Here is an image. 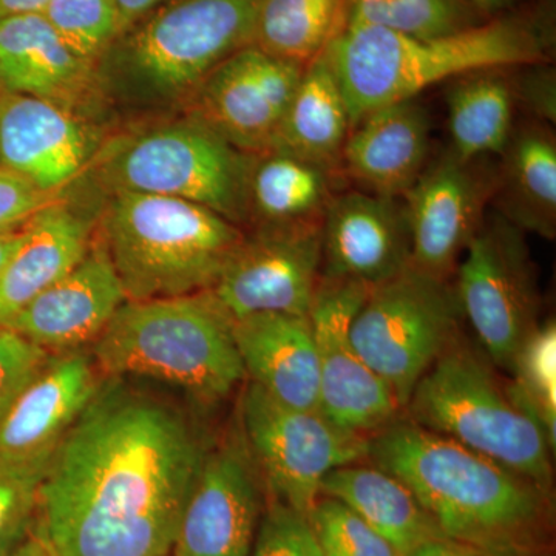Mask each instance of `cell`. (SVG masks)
I'll return each mask as SVG.
<instances>
[{
  "mask_svg": "<svg viewBox=\"0 0 556 556\" xmlns=\"http://www.w3.org/2000/svg\"><path fill=\"white\" fill-rule=\"evenodd\" d=\"M430 123L415 100L367 113L351 127L342 163L348 175L375 195L399 199L427 167Z\"/></svg>",
  "mask_w": 556,
  "mask_h": 556,
  "instance_id": "cell-21",
  "label": "cell"
},
{
  "mask_svg": "<svg viewBox=\"0 0 556 556\" xmlns=\"http://www.w3.org/2000/svg\"><path fill=\"white\" fill-rule=\"evenodd\" d=\"M525 233L504 215H485L455 269L460 316L496 368L508 369L540 325L536 270Z\"/></svg>",
  "mask_w": 556,
  "mask_h": 556,
  "instance_id": "cell-9",
  "label": "cell"
},
{
  "mask_svg": "<svg viewBox=\"0 0 556 556\" xmlns=\"http://www.w3.org/2000/svg\"><path fill=\"white\" fill-rule=\"evenodd\" d=\"M89 239V223L70 208L51 203L38 212L0 274V325L75 268Z\"/></svg>",
  "mask_w": 556,
  "mask_h": 556,
  "instance_id": "cell-23",
  "label": "cell"
},
{
  "mask_svg": "<svg viewBox=\"0 0 556 556\" xmlns=\"http://www.w3.org/2000/svg\"><path fill=\"white\" fill-rule=\"evenodd\" d=\"M243 431L207 450L175 533V556H251L262 492Z\"/></svg>",
  "mask_w": 556,
  "mask_h": 556,
  "instance_id": "cell-14",
  "label": "cell"
},
{
  "mask_svg": "<svg viewBox=\"0 0 556 556\" xmlns=\"http://www.w3.org/2000/svg\"><path fill=\"white\" fill-rule=\"evenodd\" d=\"M369 288L320 277L308 313L317 348L318 408L339 427L367 438L404 415L390 388L365 364L351 340V324Z\"/></svg>",
  "mask_w": 556,
  "mask_h": 556,
  "instance_id": "cell-12",
  "label": "cell"
},
{
  "mask_svg": "<svg viewBox=\"0 0 556 556\" xmlns=\"http://www.w3.org/2000/svg\"><path fill=\"white\" fill-rule=\"evenodd\" d=\"M412 262L405 206L375 193L331 197L321 217V277L375 287Z\"/></svg>",
  "mask_w": 556,
  "mask_h": 556,
  "instance_id": "cell-17",
  "label": "cell"
},
{
  "mask_svg": "<svg viewBox=\"0 0 556 556\" xmlns=\"http://www.w3.org/2000/svg\"><path fill=\"white\" fill-rule=\"evenodd\" d=\"M50 0H0V20L22 16V14L42 13Z\"/></svg>",
  "mask_w": 556,
  "mask_h": 556,
  "instance_id": "cell-42",
  "label": "cell"
},
{
  "mask_svg": "<svg viewBox=\"0 0 556 556\" xmlns=\"http://www.w3.org/2000/svg\"><path fill=\"white\" fill-rule=\"evenodd\" d=\"M240 428L270 495L303 515L328 473L368 457L369 438L339 427L320 409L288 407L252 382L241 393Z\"/></svg>",
  "mask_w": 556,
  "mask_h": 556,
  "instance_id": "cell-8",
  "label": "cell"
},
{
  "mask_svg": "<svg viewBox=\"0 0 556 556\" xmlns=\"http://www.w3.org/2000/svg\"><path fill=\"white\" fill-rule=\"evenodd\" d=\"M87 72L89 61L62 42L42 13L0 20V83L11 93L56 102L78 89Z\"/></svg>",
  "mask_w": 556,
  "mask_h": 556,
  "instance_id": "cell-26",
  "label": "cell"
},
{
  "mask_svg": "<svg viewBox=\"0 0 556 556\" xmlns=\"http://www.w3.org/2000/svg\"><path fill=\"white\" fill-rule=\"evenodd\" d=\"M47 466H22L0 459V555L25 538Z\"/></svg>",
  "mask_w": 556,
  "mask_h": 556,
  "instance_id": "cell-35",
  "label": "cell"
},
{
  "mask_svg": "<svg viewBox=\"0 0 556 556\" xmlns=\"http://www.w3.org/2000/svg\"><path fill=\"white\" fill-rule=\"evenodd\" d=\"M321 277V219L269 226L241 240L208 291L232 320L254 314L306 316Z\"/></svg>",
  "mask_w": 556,
  "mask_h": 556,
  "instance_id": "cell-13",
  "label": "cell"
},
{
  "mask_svg": "<svg viewBox=\"0 0 556 556\" xmlns=\"http://www.w3.org/2000/svg\"><path fill=\"white\" fill-rule=\"evenodd\" d=\"M511 390L536 417L552 445L556 438V327L554 320L540 324L511 358Z\"/></svg>",
  "mask_w": 556,
  "mask_h": 556,
  "instance_id": "cell-32",
  "label": "cell"
},
{
  "mask_svg": "<svg viewBox=\"0 0 556 556\" xmlns=\"http://www.w3.org/2000/svg\"><path fill=\"white\" fill-rule=\"evenodd\" d=\"M241 240L233 223L211 208L118 190L105 249L127 300H150L207 291Z\"/></svg>",
  "mask_w": 556,
  "mask_h": 556,
  "instance_id": "cell-6",
  "label": "cell"
},
{
  "mask_svg": "<svg viewBox=\"0 0 556 556\" xmlns=\"http://www.w3.org/2000/svg\"><path fill=\"white\" fill-rule=\"evenodd\" d=\"M100 386L97 362L84 351L49 357L0 422V459L49 466L54 450Z\"/></svg>",
  "mask_w": 556,
  "mask_h": 556,
  "instance_id": "cell-18",
  "label": "cell"
},
{
  "mask_svg": "<svg viewBox=\"0 0 556 556\" xmlns=\"http://www.w3.org/2000/svg\"><path fill=\"white\" fill-rule=\"evenodd\" d=\"M166 0H115L121 35ZM119 35V36H121Z\"/></svg>",
  "mask_w": 556,
  "mask_h": 556,
  "instance_id": "cell-41",
  "label": "cell"
},
{
  "mask_svg": "<svg viewBox=\"0 0 556 556\" xmlns=\"http://www.w3.org/2000/svg\"><path fill=\"white\" fill-rule=\"evenodd\" d=\"M22 229L17 230V232L0 236V274H2V270L5 269L7 263H9L13 252L16 251L17 247H20Z\"/></svg>",
  "mask_w": 556,
  "mask_h": 556,
  "instance_id": "cell-44",
  "label": "cell"
},
{
  "mask_svg": "<svg viewBox=\"0 0 556 556\" xmlns=\"http://www.w3.org/2000/svg\"><path fill=\"white\" fill-rule=\"evenodd\" d=\"M11 556H47V551L35 530H31L30 536L22 538L14 546Z\"/></svg>",
  "mask_w": 556,
  "mask_h": 556,
  "instance_id": "cell-43",
  "label": "cell"
},
{
  "mask_svg": "<svg viewBox=\"0 0 556 556\" xmlns=\"http://www.w3.org/2000/svg\"><path fill=\"white\" fill-rule=\"evenodd\" d=\"M546 50L535 25L500 20L437 38L343 24L325 51L353 127L372 110L415 100L434 84L478 70L536 65Z\"/></svg>",
  "mask_w": 556,
  "mask_h": 556,
  "instance_id": "cell-3",
  "label": "cell"
},
{
  "mask_svg": "<svg viewBox=\"0 0 556 556\" xmlns=\"http://www.w3.org/2000/svg\"><path fill=\"white\" fill-rule=\"evenodd\" d=\"M232 332L252 383L288 407L320 409L317 348L308 314H254L233 320Z\"/></svg>",
  "mask_w": 556,
  "mask_h": 556,
  "instance_id": "cell-22",
  "label": "cell"
},
{
  "mask_svg": "<svg viewBox=\"0 0 556 556\" xmlns=\"http://www.w3.org/2000/svg\"><path fill=\"white\" fill-rule=\"evenodd\" d=\"M350 130L345 98L327 51H321L303 68L270 150L334 170Z\"/></svg>",
  "mask_w": 556,
  "mask_h": 556,
  "instance_id": "cell-24",
  "label": "cell"
},
{
  "mask_svg": "<svg viewBox=\"0 0 556 556\" xmlns=\"http://www.w3.org/2000/svg\"><path fill=\"white\" fill-rule=\"evenodd\" d=\"M49 357V351L0 325V422Z\"/></svg>",
  "mask_w": 556,
  "mask_h": 556,
  "instance_id": "cell-37",
  "label": "cell"
},
{
  "mask_svg": "<svg viewBox=\"0 0 556 556\" xmlns=\"http://www.w3.org/2000/svg\"><path fill=\"white\" fill-rule=\"evenodd\" d=\"M345 24L437 38L471 27L463 0H343Z\"/></svg>",
  "mask_w": 556,
  "mask_h": 556,
  "instance_id": "cell-31",
  "label": "cell"
},
{
  "mask_svg": "<svg viewBox=\"0 0 556 556\" xmlns=\"http://www.w3.org/2000/svg\"><path fill=\"white\" fill-rule=\"evenodd\" d=\"M500 185L501 215L517 228L554 239L556 144L544 126L522 127L508 139Z\"/></svg>",
  "mask_w": 556,
  "mask_h": 556,
  "instance_id": "cell-27",
  "label": "cell"
},
{
  "mask_svg": "<svg viewBox=\"0 0 556 556\" xmlns=\"http://www.w3.org/2000/svg\"><path fill=\"white\" fill-rule=\"evenodd\" d=\"M251 164L203 123L142 135L110 164L118 190L190 201L239 222L248 211Z\"/></svg>",
  "mask_w": 556,
  "mask_h": 556,
  "instance_id": "cell-10",
  "label": "cell"
},
{
  "mask_svg": "<svg viewBox=\"0 0 556 556\" xmlns=\"http://www.w3.org/2000/svg\"><path fill=\"white\" fill-rule=\"evenodd\" d=\"M367 459L409 486L442 535L482 554L541 556L548 546L551 490L404 415L369 438Z\"/></svg>",
  "mask_w": 556,
  "mask_h": 556,
  "instance_id": "cell-2",
  "label": "cell"
},
{
  "mask_svg": "<svg viewBox=\"0 0 556 556\" xmlns=\"http://www.w3.org/2000/svg\"><path fill=\"white\" fill-rule=\"evenodd\" d=\"M460 318L450 280L408 265L369 288L351 340L404 412L419 379L459 334Z\"/></svg>",
  "mask_w": 556,
  "mask_h": 556,
  "instance_id": "cell-7",
  "label": "cell"
},
{
  "mask_svg": "<svg viewBox=\"0 0 556 556\" xmlns=\"http://www.w3.org/2000/svg\"><path fill=\"white\" fill-rule=\"evenodd\" d=\"M126 300L108 249H94L3 327L49 353H65L97 342Z\"/></svg>",
  "mask_w": 556,
  "mask_h": 556,
  "instance_id": "cell-19",
  "label": "cell"
},
{
  "mask_svg": "<svg viewBox=\"0 0 556 556\" xmlns=\"http://www.w3.org/2000/svg\"><path fill=\"white\" fill-rule=\"evenodd\" d=\"M404 417L552 492L555 447L546 430L463 332L419 379Z\"/></svg>",
  "mask_w": 556,
  "mask_h": 556,
  "instance_id": "cell-5",
  "label": "cell"
},
{
  "mask_svg": "<svg viewBox=\"0 0 556 556\" xmlns=\"http://www.w3.org/2000/svg\"><path fill=\"white\" fill-rule=\"evenodd\" d=\"M332 170L269 150L257 166H251L248 206L269 226L298 225L324 217L331 200Z\"/></svg>",
  "mask_w": 556,
  "mask_h": 556,
  "instance_id": "cell-29",
  "label": "cell"
},
{
  "mask_svg": "<svg viewBox=\"0 0 556 556\" xmlns=\"http://www.w3.org/2000/svg\"><path fill=\"white\" fill-rule=\"evenodd\" d=\"M306 517L325 556H402L334 497L318 496Z\"/></svg>",
  "mask_w": 556,
  "mask_h": 556,
  "instance_id": "cell-34",
  "label": "cell"
},
{
  "mask_svg": "<svg viewBox=\"0 0 556 556\" xmlns=\"http://www.w3.org/2000/svg\"><path fill=\"white\" fill-rule=\"evenodd\" d=\"M303 68L255 46L237 51L203 80L200 123L236 149L269 152Z\"/></svg>",
  "mask_w": 556,
  "mask_h": 556,
  "instance_id": "cell-15",
  "label": "cell"
},
{
  "mask_svg": "<svg viewBox=\"0 0 556 556\" xmlns=\"http://www.w3.org/2000/svg\"><path fill=\"white\" fill-rule=\"evenodd\" d=\"M495 188L477 161H460L452 153L426 167L404 197L412 240L409 265L448 280L481 228Z\"/></svg>",
  "mask_w": 556,
  "mask_h": 556,
  "instance_id": "cell-16",
  "label": "cell"
},
{
  "mask_svg": "<svg viewBox=\"0 0 556 556\" xmlns=\"http://www.w3.org/2000/svg\"><path fill=\"white\" fill-rule=\"evenodd\" d=\"M206 452L186 412L110 378L50 457L36 529L60 556H166Z\"/></svg>",
  "mask_w": 556,
  "mask_h": 556,
  "instance_id": "cell-1",
  "label": "cell"
},
{
  "mask_svg": "<svg viewBox=\"0 0 556 556\" xmlns=\"http://www.w3.org/2000/svg\"><path fill=\"white\" fill-rule=\"evenodd\" d=\"M251 556H325L306 515L273 496L260 519Z\"/></svg>",
  "mask_w": 556,
  "mask_h": 556,
  "instance_id": "cell-36",
  "label": "cell"
},
{
  "mask_svg": "<svg viewBox=\"0 0 556 556\" xmlns=\"http://www.w3.org/2000/svg\"><path fill=\"white\" fill-rule=\"evenodd\" d=\"M402 556H482V552L460 541L441 535L422 541Z\"/></svg>",
  "mask_w": 556,
  "mask_h": 556,
  "instance_id": "cell-40",
  "label": "cell"
},
{
  "mask_svg": "<svg viewBox=\"0 0 556 556\" xmlns=\"http://www.w3.org/2000/svg\"><path fill=\"white\" fill-rule=\"evenodd\" d=\"M471 3H473L475 7H478L479 10L489 11V13H492V11H496L500 9H503V7H506L510 0H470Z\"/></svg>",
  "mask_w": 556,
  "mask_h": 556,
  "instance_id": "cell-45",
  "label": "cell"
},
{
  "mask_svg": "<svg viewBox=\"0 0 556 556\" xmlns=\"http://www.w3.org/2000/svg\"><path fill=\"white\" fill-rule=\"evenodd\" d=\"M90 149L86 129L56 102L25 94L0 102V167L43 192L75 177Z\"/></svg>",
  "mask_w": 556,
  "mask_h": 556,
  "instance_id": "cell-20",
  "label": "cell"
},
{
  "mask_svg": "<svg viewBox=\"0 0 556 556\" xmlns=\"http://www.w3.org/2000/svg\"><path fill=\"white\" fill-rule=\"evenodd\" d=\"M519 100L526 102L527 109L547 123L556 121V84L551 70L538 68L522 76L518 84Z\"/></svg>",
  "mask_w": 556,
  "mask_h": 556,
  "instance_id": "cell-39",
  "label": "cell"
},
{
  "mask_svg": "<svg viewBox=\"0 0 556 556\" xmlns=\"http://www.w3.org/2000/svg\"><path fill=\"white\" fill-rule=\"evenodd\" d=\"M232 325L208 289L129 300L94 342L93 358L109 378L155 380L215 405L247 378Z\"/></svg>",
  "mask_w": 556,
  "mask_h": 556,
  "instance_id": "cell-4",
  "label": "cell"
},
{
  "mask_svg": "<svg viewBox=\"0 0 556 556\" xmlns=\"http://www.w3.org/2000/svg\"><path fill=\"white\" fill-rule=\"evenodd\" d=\"M33 530H35L36 535H38L40 538V541H42L43 547H46L47 551V556H60L56 554V552H54V548L51 547V544L49 543V541L46 540V536H43L42 533H40L39 530L36 529V526L33 527Z\"/></svg>",
  "mask_w": 556,
  "mask_h": 556,
  "instance_id": "cell-46",
  "label": "cell"
},
{
  "mask_svg": "<svg viewBox=\"0 0 556 556\" xmlns=\"http://www.w3.org/2000/svg\"><path fill=\"white\" fill-rule=\"evenodd\" d=\"M482 556H522V555H511V554H482Z\"/></svg>",
  "mask_w": 556,
  "mask_h": 556,
  "instance_id": "cell-47",
  "label": "cell"
},
{
  "mask_svg": "<svg viewBox=\"0 0 556 556\" xmlns=\"http://www.w3.org/2000/svg\"><path fill=\"white\" fill-rule=\"evenodd\" d=\"M0 556H11V552H7V554H2Z\"/></svg>",
  "mask_w": 556,
  "mask_h": 556,
  "instance_id": "cell-48",
  "label": "cell"
},
{
  "mask_svg": "<svg viewBox=\"0 0 556 556\" xmlns=\"http://www.w3.org/2000/svg\"><path fill=\"white\" fill-rule=\"evenodd\" d=\"M51 203L53 193L43 192L28 179L0 167V236L17 232Z\"/></svg>",
  "mask_w": 556,
  "mask_h": 556,
  "instance_id": "cell-38",
  "label": "cell"
},
{
  "mask_svg": "<svg viewBox=\"0 0 556 556\" xmlns=\"http://www.w3.org/2000/svg\"><path fill=\"white\" fill-rule=\"evenodd\" d=\"M506 68H486L453 79L447 91L452 153L460 161L501 155L514 134L515 90Z\"/></svg>",
  "mask_w": 556,
  "mask_h": 556,
  "instance_id": "cell-28",
  "label": "cell"
},
{
  "mask_svg": "<svg viewBox=\"0 0 556 556\" xmlns=\"http://www.w3.org/2000/svg\"><path fill=\"white\" fill-rule=\"evenodd\" d=\"M42 14L62 42L89 62L121 35L115 0H50Z\"/></svg>",
  "mask_w": 556,
  "mask_h": 556,
  "instance_id": "cell-33",
  "label": "cell"
},
{
  "mask_svg": "<svg viewBox=\"0 0 556 556\" xmlns=\"http://www.w3.org/2000/svg\"><path fill=\"white\" fill-rule=\"evenodd\" d=\"M167 556V555H166Z\"/></svg>",
  "mask_w": 556,
  "mask_h": 556,
  "instance_id": "cell-49",
  "label": "cell"
},
{
  "mask_svg": "<svg viewBox=\"0 0 556 556\" xmlns=\"http://www.w3.org/2000/svg\"><path fill=\"white\" fill-rule=\"evenodd\" d=\"M320 495L345 504L401 555L442 535L409 486L368 459L332 470Z\"/></svg>",
  "mask_w": 556,
  "mask_h": 556,
  "instance_id": "cell-25",
  "label": "cell"
},
{
  "mask_svg": "<svg viewBox=\"0 0 556 556\" xmlns=\"http://www.w3.org/2000/svg\"><path fill=\"white\" fill-rule=\"evenodd\" d=\"M263 0H166L123 35L141 78L163 90L203 83L222 62L254 46Z\"/></svg>",
  "mask_w": 556,
  "mask_h": 556,
  "instance_id": "cell-11",
  "label": "cell"
},
{
  "mask_svg": "<svg viewBox=\"0 0 556 556\" xmlns=\"http://www.w3.org/2000/svg\"><path fill=\"white\" fill-rule=\"evenodd\" d=\"M342 14L343 0H263L254 46L305 67L342 30Z\"/></svg>",
  "mask_w": 556,
  "mask_h": 556,
  "instance_id": "cell-30",
  "label": "cell"
}]
</instances>
